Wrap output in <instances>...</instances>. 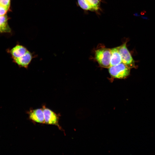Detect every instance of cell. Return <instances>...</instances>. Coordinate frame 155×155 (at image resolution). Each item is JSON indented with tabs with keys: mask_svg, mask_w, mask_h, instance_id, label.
Returning <instances> with one entry per match:
<instances>
[{
	"mask_svg": "<svg viewBox=\"0 0 155 155\" xmlns=\"http://www.w3.org/2000/svg\"><path fill=\"white\" fill-rule=\"evenodd\" d=\"M7 20V18L6 14L0 16V33L9 32L11 31Z\"/></svg>",
	"mask_w": 155,
	"mask_h": 155,
	"instance_id": "30bf717a",
	"label": "cell"
},
{
	"mask_svg": "<svg viewBox=\"0 0 155 155\" xmlns=\"http://www.w3.org/2000/svg\"><path fill=\"white\" fill-rule=\"evenodd\" d=\"M127 41L119 46V53L121 56L122 63L130 69L135 68V61L127 47Z\"/></svg>",
	"mask_w": 155,
	"mask_h": 155,
	"instance_id": "3957f363",
	"label": "cell"
},
{
	"mask_svg": "<svg viewBox=\"0 0 155 155\" xmlns=\"http://www.w3.org/2000/svg\"><path fill=\"white\" fill-rule=\"evenodd\" d=\"M111 53L110 66L117 65L122 62L118 46L111 49Z\"/></svg>",
	"mask_w": 155,
	"mask_h": 155,
	"instance_id": "9c48e42d",
	"label": "cell"
},
{
	"mask_svg": "<svg viewBox=\"0 0 155 155\" xmlns=\"http://www.w3.org/2000/svg\"><path fill=\"white\" fill-rule=\"evenodd\" d=\"M32 58V53L28 50L22 56L12 59L13 62L20 67L27 68Z\"/></svg>",
	"mask_w": 155,
	"mask_h": 155,
	"instance_id": "8992f818",
	"label": "cell"
},
{
	"mask_svg": "<svg viewBox=\"0 0 155 155\" xmlns=\"http://www.w3.org/2000/svg\"><path fill=\"white\" fill-rule=\"evenodd\" d=\"M111 54V49L101 47L95 51V59L101 67L108 68L110 67Z\"/></svg>",
	"mask_w": 155,
	"mask_h": 155,
	"instance_id": "6da1fadb",
	"label": "cell"
},
{
	"mask_svg": "<svg viewBox=\"0 0 155 155\" xmlns=\"http://www.w3.org/2000/svg\"><path fill=\"white\" fill-rule=\"evenodd\" d=\"M108 68L110 75L113 78L125 79L130 74V69L122 62Z\"/></svg>",
	"mask_w": 155,
	"mask_h": 155,
	"instance_id": "7a4b0ae2",
	"label": "cell"
},
{
	"mask_svg": "<svg viewBox=\"0 0 155 155\" xmlns=\"http://www.w3.org/2000/svg\"><path fill=\"white\" fill-rule=\"evenodd\" d=\"M42 109L43 113L45 123L56 125L60 129L61 127L59 124V116L51 109L43 105Z\"/></svg>",
	"mask_w": 155,
	"mask_h": 155,
	"instance_id": "5b68a950",
	"label": "cell"
},
{
	"mask_svg": "<svg viewBox=\"0 0 155 155\" xmlns=\"http://www.w3.org/2000/svg\"><path fill=\"white\" fill-rule=\"evenodd\" d=\"M7 11L5 7L0 5V16L6 14Z\"/></svg>",
	"mask_w": 155,
	"mask_h": 155,
	"instance_id": "7c38bea8",
	"label": "cell"
},
{
	"mask_svg": "<svg viewBox=\"0 0 155 155\" xmlns=\"http://www.w3.org/2000/svg\"><path fill=\"white\" fill-rule=\"evenodd\" d=\"M78 5L83 10L98 12L100 9L101 0H77Z\"/></svg>",
	"mask_w": 155,
	"mask_h": 155,
	"instance_id": "277c9868",
	"label": "cell"
},
{
	"mask_svg": "<svg viewBox=\"0 0 155 155\" xmlns=\"http://www.w3.org/2000/svg\"><path fill=\"white\" fill-rule=\"evenodd\" d=\"M28 51L24 46L17 44L9 50L8 52L11 55L12 59L18 58L24 55Z\"/></svg>",
	"mask_w": 155,
	"mask_h": 155,
	"instance_id": "ba28073f",
	"label": "cell"
},
{
	"mask_svg": "<svg viewBox=\"0 0 155 155\" xmlns=\"http://www.w3.org/2000/svg\"><path fill=\"white\" fill-rule=\"evenodd\" d=\"M28 114L30 119L32 121L37 123H45L42 108L31 110Z\"/></svg>",
	"mask_w": 155,
	"mask_h": 155,
	"instance_id": "52a82bcc",
	"label": "cell"
},
{
	"mask_svg": "<svg viewBox=\"0 0 155 155\" xmlns=\"http://www.w3.org/2000/svg\"><path fill=\"white\" fill-rule=\"evenodd\" d=\"M10 0H0V5L8 10L10 6Z\"/></svg>",
	"mask_w": 155,
	"mask_h": 155,
	"instance_id": "8fae6325",
	"label": "cell"
}]
</instances>
